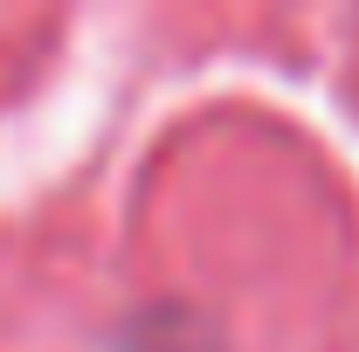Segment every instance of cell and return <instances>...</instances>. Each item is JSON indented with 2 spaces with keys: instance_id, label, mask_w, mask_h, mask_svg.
Here are the masks:
<instances>
[]
</instances>
